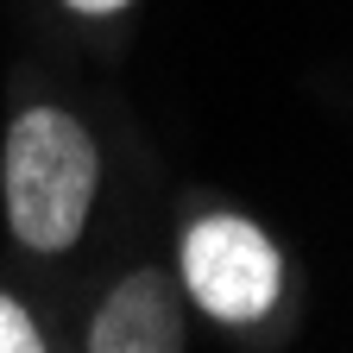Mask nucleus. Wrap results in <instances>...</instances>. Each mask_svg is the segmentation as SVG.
Returning <instances> with one entry per match:
<instances>
[{
    "mask_svg": "<svg viewBox=\"0 0 353 353\" xmlns=\"http://www.w3.org/2000/svg\"><path fill=\"white\" fill-rule=\"evenodd\" d=\"M101 190L95 132L63 108H26L0 145V208L26 252H70Z\"/></svg>",
    "mask_w": 353,
    "mask_h": 353,
    "instance_id": "1",
    "label": "nucleus"
},
{
    "mask_svg": "<svg viewBox=\"0 0 353 353\" xmlns=\"http://www.w3.org/2000/svg\"><path fill=\"white\" fill-rule=\"evenodd\" d=\"M284 259L246 214H208L183 234V296L228 328H252L278 309Z\"/></svg>",
    "mask_w": 353,
    "mask_h": 353,
    "instance_id": "2",
    "label": "nucleus"
},
{
    "mask_svg": "<svg viewBox=\"0 0 353 353\" xmlns=\"http://www.w3.org/2000/svg\"><path fill=\"white\" fill-rule=\"evenodd\" d=\"M183 290L164 272H126L88 322V353H183Z\"/></svg>",
    "mask_w": 353,
    "mask_h": 353,
    "instance_id": "3",
    "label": "nucleus"
},
{
    "mask_svg": "<svg viewBox=\"0 0 353 353\" xmlns=\"http://www.w3.org/2000/svg\"><path fill=\"white\" fill-rule=\"evenodd\" d=\"M0 353H44V334L32 322V309L7 290H0Z\"/></svg>",
    "mask_w": 353,
    "mask_h": 353,
    "instance_id": "4",
    "label": "nucleus"
},
{
    "mask_svg": "<svg viewBox=\"0 0 353 353\" xmlns=\"http://www.w3.org/2000/svg\"><path fill=\"white\" fill-rule=\"evenodd\" d=\"M70 13H82V19H114V13H126L132 0H63Z\"/></svg>",
    "mask_w": 353,
    "mask_h": 353,
    "instance_id": "5",
    "label": "nucleus"
}]
</instances>
